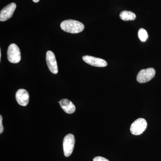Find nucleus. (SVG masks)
<instances>
[{
    "mask_svg": "<svg viewBox=\"0 0 161 161\" xmlns=\"http://www.w3.org/2000/svg\"><path fill=\"white\" fill-rule=\"evenodd\" d=\"M1 58H2V53H1V50L0 49V60H1Z\"/></svg>",
    "mask_w": 161,
    "mask_h": 161,
    "instance_id": "nucleus-16",
    "label": "nucleus"
},
{
    "mask_svg": "<svg viewBox=\"0 0 161 161\" xmlns=\"http://www.w3.org/2000/svg\"><path fill=\"white\" fill-rule=\"evenodd\" d=\"M16 8V5L14 3H11L5 6L0 12V21L4 22L11 18Z\"/></svg>",
    "mask_w": 161,
    "mask_h": 161,
    "instance_id": "nucleus-6",
    "label": "nucleus"
},
{
    "mask_svg": "<svg viewBox=\"0 0 161 161\" xmlns=\"http://www.w3.org/2000/svg\"><path fill=\"white\" fill-rule=\"evenodd\" d=\"M4 130V128H3V117L2 115H0V133L2 134Z\"/></svg>",
    "mask_w": 161,
    "mask_h": 161,
    "instance_id": "nucleus-14",
    "label": "nucleus"
},
{
    "mask_svg": "<svg viewBox=\"0 0 161 161\" xmlns=\"http://www.w3.org/2000/svg\"><path fill=\"white\" fill-rule=\"evenodd\" d=\"M16 99L18 103L21 106H26L29 101V95L26 90L19 89L16 93Z\"/></svg>",
    "mask_w": 161,
    "mask_h": 161,
    "instance_id": "nucleus-9",
    "label": "nucleus"
},
{
    "mask_svg": "<svg viewBox=\"0 0 161 161\" xmlns=\"http://www.w3.org/2000/svg\"><path fill=\"white\" fill-rule=\"evenodd\" d=\"M93 161H109L108 160L105 158L102 157L98 156L96 157L95 158L93 159Z\"/></svg>",
    "mask_w": 161,
    "mask_h": 161,
    "instance_id": "nucleus-13",
    "label": "nucleus"
},
{
    "mask_svg": "<svg viewBox=\"0 0 161 161\" xmlns=\"http://www.w3.org/2000/svg\"><path fill=\"white\" fill-rule=\"evenodd\" d=\"M119 17L124 21H132L135 19L136 16L132 12L124 10L120 13Z\"/></svg>",
    "mask_w": 161,
    "mask_h": 161,
    "instance_id": "nucleus-11",
    "label": "nucleus"
},
{
    "mask_svg": "<svg viewBox=\"0 0 161 161\" xmlns=\"http://www.w3.org/2000/svg\"><path fill=\"white\" fill-rule=\"evenodd\" d=\"M60 105L64 111L68 114H73L76 110L74 104L67 99H61L60 101Z\"/></svg>",
    "mask_w": 161,
    "mask_h": 161,
    "instance_id": "nucleus-10",
    "label": "nucleus"
},
{
    "mask_svg": "<svg viewBox=\"0 0 161 161\" xmlns=\"http://www.w3.org/2000/svg\"><path fill=\"white\" fill-rule=\"evenodd\" d=\"M75 137L72 134L65 136L64 138L63 146L64 153L66 157L70 156L73 153L75 147Z\"/></svg>",
    "mask_w": 161,
    "mask_h": 161,
    "instance_id": "nucleus-2",
    "label": "nucleus"
},
{
    "mask_svg": "<svg viewBox=\"0 0 161 161\" xmlns=\"http://www.w3.org/2000/svg\"><path fill=\"white\" fill-rule=\"evenodd\" d=\"M46 60L47 64L49 70L53 74H57L58 69V64L54 54L51 51L47 52Z\"/></svg>",
    "mask_w": 161,
    "mask_h": 161,
    "instance_id": "nucleus-7",
    "label": "nucleus"
},
{
    "mask_svg": "<svg viewBox=\"0 0 161 161\" xmlns=\"http://www.w3.org/2000/svg\"><path fill=\"white\" fill-rule=\"evenodd\" d=\"M85 62L88 64L98 67H104L107 66L108 64L105 60L101 58H95L90 56H85L82 58Z\"/></svg>",
    "mask_w": 161,
    "mask_h": 161,
    "instance_id": "nucleus-8",
    "label": "nucleus"
},
{
    "mask_svg": "<svg viewBox=\"0 0 161 161\" xmlns=\"http://www.w3.org/2000/svg\"><path fill=\"white\" fill-rule=\"evenodd\" d=\"M155 75V69L152 68L142 69L139 72L136 80L139 83H146L151 80Z\"/></svg>",
    "mask_w": 161,
    "mask_h": 161,
    "instance_id": "nucleus-5",
    "label": "nucleus"
},
{
    "mask_svg": "<svg viewBox=\"0 0 161 161\" xmlns=\"http://www.w3.org/2000/svg\"><path fill=\"white\" fill-rule=\"evenodd\" d=\"M32 1L35 3H37L40 1V0H32Z\"/></svg>",
    "mask_w": 161,
    "mask_h": 161,
    "instance_id": "nucleus-15",
    "label": "nucleus"
},
{
    "mask_svg": "<svg viewBox=\"0 0 161 161\" xmlns=\"http://www.w3.org/2000/svg\"><path fill=\"white\" fill-rule=\"evenodd\" d=\"M7 58L9 62L16 64L21 60V53L20 49L15 43L10 44L7 51Z\"/></svg>",
    "mask_w": 161,
    "mask_h": 161,
    "instance_id": "nucleus-4",
    "label": "nucleus"
},
{
    "mask_svg": "<svg viewBox=\"0 0 161 161\" xmlns=\"http://www.w3.org/2000/svg\"><path fill=\"white\" fill-rule=\"evenodd\" d=\"M147 123L143 118H139L132 123L130 127V132L134 135H140L146 130Z\"/></svg>",
    "mask_w": 161,
    "mask_h": 161,
    "instance_id": "nucleus-3",
    "label": "nucleus"
},
{
    "mask_svg": "<svg viewBox=\"0 0 161 161\" xmlns=\"http://www.w3.org/2000/svg\"><path fill=\"white\" fill-rule=\"evenodd\" d=\"M138 37L140 40L143 42H146L148 38V34L146 30L143 28H141L139 30L138 33Z\"/></svg>",
    "mask_w": 161,
    "mask_h": 161,
    "instance_id": "nucleus-12",
    "label": "nucleus"
},
{
    "mask_svg": "<svg viewBox=\"0 0 161 161\" xmlns=\"http://www.w3.org/2000/svg\"><path fill=\"white\" fill-rule=\"evenodd\" d=\"M60 27L66 32L76 34L83 31L84 25L79 21L69 19L63 21L60 24Z\"/></svg>",
    "mask_w": 161,
    "mask_h": 161,
    "instance_id": "nucleus-1",
    "label": "nucleus"
}]
</instances>
